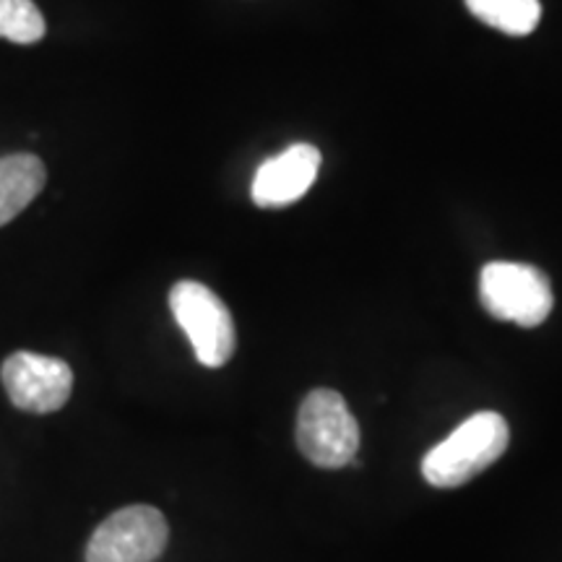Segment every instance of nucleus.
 <instances>
[{"label": "nucleus", "instance_id": "f257e3e1", "mask_svg": "<svg viewBox=\"0 0 562 562\" xmlns=\"http://www.w3.org/2000/svg\"><path fill=\"white\" fill-rule=\"evenodd\" d=\"M510 430L497 412H480L461 422L446 440L422 459V476L432 487H461L505 453Z\"/></svg>", "mask_w": 562, "mask_h": 562}, {"label": "nucleus", "instance_id": "f03ea898", "mask_svg": "<svg viewBox=\"0 0 562 562\" xmlns=\"http://www.w3.org/2000/svg\"><path fill=\"white\" fill-rule=\"evenodd\" d=\"M297 446L321 469H339L360 451V425L341 393L318 389L307 393L297 417Z\"/></svg>", "mask_w": 562, "mask_h": 562}, {"label": "nucleus", "instance_id": "7ed1b4c3", "mask_svg": "<svg viewBox=\"0 0 562 562\" xmlns=\"http://www.w3.org/2000/svg\"><path fill=\"white\" fill-rule=\"evenodd\" d=\"M480 297L484 311L501 321L537 328L550 318L554 294L550 279L529 263L495 261L480 273Z\"/></svg>", "mask_w": 562, "mask_h": 562}, {"label": "nucleus", "instance_id": "20e7f679", "mask_svg": "<svg viewBox=\"0 0 562 562\" xmlns=\"http://www.w3.org/2000/svg\"><path fill=\"white\" fill-rule=\"evenodd\" d=\"M170 307L178 326L193 344L203 368H222L235 355V323L220 294L201 281H178L170 290Z\"/></svg>", "mask_w": 562, "mask_h": 562}, {"label": "nucleus", "instance_id": "39448f33", "mask_svg": "<svg viewBox=\"0 0 562 562\" xmlns=\"http://www.w3.org/2000/svg\"><path fill=\"white\" fill-rule=\"evenodd\" d=\"M170 539V526L151 505H128L97 526L87 562H157Z\"/></svg>", "mask_w": 562, "mask_h": 562}, {"label": "nucleus", "instance_id": "423d86ee", "mask_svg": "<svg viewBox=\"0 0 562 562\" xmlns=\"http://www.w3.org/2000/svg\"><path fill=\"white\" fill-rule=\"evenodd\" d=\"M11 404L30 414H53L68 404L74 370L58 357L13 351L0 370Z\"/></svg>", "mask_w": 562, "mask_h": 562}, {"label": "nucleus", "instance_id": "0eeeda50", "mask_svg": "<svg viewBox=\"0 0 562 562\" xmlns=\"http://www.w3.org/2000/svg\"><path fill=\"white\" fill-rule=\"evenodd\" d=\"M321 151L311 144H294L266 159L252 178L250 195L261 209H281L300 201L318 178Z\"/></svg>", "mask_w": 562, "mask_h": 562}, {"label": "nucleus", "instance_id": "6e6552de", "mask_svg": "<svg viewBox=\"0 0 562 562\" xmlns=\"http://www.w3.org/2000/svg\"><path fill=\"white\" fill-rule=\"evenodd\" d=\"M45 180V161L34 154H9L0 159V227L37 199Z\"/></svg>", "mask_w": 562, "mask_h": 562}, {"label": "nucleus", "instance_id": "1a4fd4ad", "mask_svg": "<svg viewBox=\"0 0 562 562\" xmlns=\"http://www.w3.org/2000/svg\"><path fill=\"white\" fill-rule=\"evenodd\" d=\"M467 5L476 19L510 37H526L542 19L539 0H467Z\"/></svg>", "mask_w": 562, "mask_h": 562}, {"label": "nucleus", "instance_id": "9d476101", "mask_svg": "<svg viewBox=\"0 0 562 562\" xmlns=\"http://www.w3.org/2000/svg\"><path fill=\"white\" fill-rule=\"evenodd\" d=\"M47 24L34 0H0V40L34 45L45 37Z\"/></svg>", "mask_w": 562, "mask_h": 562}]
</instances>
